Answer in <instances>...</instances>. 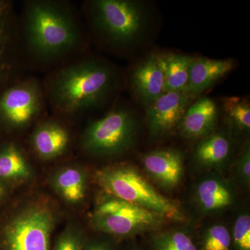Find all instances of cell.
Wrapping results in <instances>:
<instances>
[{
  "label": "cell",
  "mask_w": 250,
  "mask_h": 250,
  "mask_svg": "<svg viewBox=\"0 0 250 250\" xmlns=\"http://www.w3.org/2000/svg\"><path fill=\"white\" fill-rule=\"evenodd\" d=\"M138 127L137 118L132 110L118 105L85 129L82 139L83 149L95 156L119 155L132 147Z\"/></svg>",
  "instance_id": "5b68a950"
},
{
  "label": "cell",
  "mask_w": 250,
  "mask_h": 250,
  "mask_svg": "<svg viewBox=\"0 0 250 250\" xmlns=\"http://www.w3.org/2000/svg\"><path fill=\"white\" fill-rule=\"evenodd\" d=\"M85 11L94 33L118 50L139 43L149 24L147 7L136 0H93L85 3Z\"/></svg>",
  "instance_id": "3957f363"
},
{
  "label": "cell",
  "mask_w": 250,
  "mask_h": 250,
  "mask_svg": "<svg viewBox=\"0 0 250 250\" xmlns=\"http://www.w3.org/2000/svg\"><path fill=\"white\" fill-rule=\"evenodd\" d=\"M100 187L111 197L152 210L174 220L183 218L175 202L161 195L134 166L117 165L97 174Z\"/></svg>",
  "instance_id": "277c9868"
},
{
  "label": "cell",
  "mask_w": 250,
  "mask_h": 250,
  "mask_svg": "<svg viewBox=\"0 0 250 250\" xmlns=\"http://www.w3.org/2000/svg\"><path fill=\"white\" fill-rule=\"evenodd\" d=\"M54 219L44 206L28 207L15 216L5 229V250H49Z\"/></svg>",
  "instance_id": "52a82bcc"
},
{
  "label": "cell",
  "mask_w": 250,
  "mask_h": 250,
  "mask_svg": "<svg viewBox=\"0 0 250 250\" xmlns=\"http://www.w3.org/2000/svg\"><path fill=\"white\" fill-rule=\"evenodd\" d=\"M143 250L141 249V248H133V249H131V250Z\"/></svg>",
  "instance_id": "f1b7e54d"
},
{
  "label": "cell",
  "mask_w": 250,
  "mask_h": 250,
  "mask_svg": "<svg viewBox=\"0 0 250 250\" xmlns=\"http://www.w3.org/2000/svg\"><path fill=\"white\" fill-rule=\"evenodd\" d=\"M166 218L160 213L111 197L95 208L93 224L102 232L130 237L157 229Z\"/></svg>",
  "instance_id": "8992f818"
},
{
  "label": "cell",
  "mask_w": 250,
  "mask_h": 250,
  "mask_svg": "<svg viewBox=\"0 0 250 250\" xmlns=\"http://www.w3.org/2000/svg\"><path fill=\"white\" fill-rule=\"evenodd\" d=\"M23 21L26 47L38 62L57 60L73 51L82 41V32L75 15L62 3L28 1Z\"/></svg>",
  "instance_id": "7a4b0ae2"
},
{
  "label": "cell",
  "mask_w": 250,
  "mask_h": 250,
  "mask_svg": "<svg viewBox=\"0 0 250 250\" xmlns=\"http://www.w3.org/2000/svg\"><path fill=\"white\" fill-rule=\"evenodd\" d=\"M199 250H233L231 233L225 225H212L203 233Z\"/></svg>",
  "instance_id": "603a6c76"
},
{
  "label": "cell",
  "mask_w": 250,
  "mask_h": 250,
  "mask_svg": "<svg viewBox=\"0 0 250 250\" xmlns=\"http://www.w3.org/2000/svg\"><path fill=\"white\" fill-rule=\"evenodd\" d=\"M232 59L193 57L190 62L189 80L186 93L192 98L213 87L234 67Z\"/></svg>",
  "instance_id": "7c38bea8"
},
{
  "label": "cell",
  "mask_w": 250,
  "mask_h": 250,
  "mask_svg": "<svg viewBox=\"0 0 250 250\" xmlns=\"http://www.w3.org/2000/svg\"><path fill=\"white\" fill-rule=\"evenodd\" d=\"M143 164L148 177L162 188H175L183 179L184 156L177 149L151 151L143 157Z\"/></svg>",
  "instance_id": "8fae6325"
},
{
  "label": "cell",
  "mask_w": 250,
  "mask_h": 250,
  "mask_svg": "<svg viewBox=\"0 0 250 250\" xmlns=\"http://www.w3.org/2000/svg\"><path fill=\"white\" fill-rule=\"evenodd\" d=\"M231 236L233 250H250V216L248 213L238 215Z\"/></svg>",
  "instance_id": "cb8c5ba5"
},
{
  "label": "cell",
  "mask_w": 250,
  "mask_h": 250,
  "mask_svg": "<svg viewBox=\"0 0 250 250\" xmlns=\"http://www.w3.org/2000/svg\"><path fill=\"white\" fill-rule=\"evenodd\" d=\"M83 250H113L112 247L105 242H94L88 245Z\"/></svg>",
  "instance_id": "4316f807"
},
{
  "label": "cell",
  "mask_w": 250,
  "mask_h": 250,
  "mask_svg": "<svg viewBox=\"0 0 250 250\" xmlns=\"http://www.w3.org/2000/svg\"><path fill=\"white\" fill-rule=\"evenodd\" d=\"M192 99L184 92H166L146 108V119L151 135L161 137L179 127Z\"/></svg>",
  "instance_id": "9c48e42d"
},
{
  "label": "cell",
  "mask_w": 250,
  "mask_h": 250,
  "mask_svg": "<svg viewBox=\"0 0 250 250\" xmlns=\"http://www.w3.org/2000/svg\"><path fill=\"white\" fill-rule=\"evenodd\" d=\"M165 78L166 92H184L187 89L190 62L193 57L186 54L159 53Z\"/></svg>",
  "instance_id": "ac0fdd59"
},
{
  "label": "cell",
  "mask_w": 250,
  "mask_h": 250,
  "mask_svg": "<svg viewBox=\"0 0 250 250\" xmlns=\"http://www.w3.org/2000/svg\"><path fill=\"white\" fill-rule=\"evenodd\" d=\"M56 250H82V241L74 233H64L59 238Z\"/></svg>",
  "instance_id": "484cf974"
},
{
  "label": "cell",
  "mask_w": 250,
  "mask_h": 250,
  "mask_svg": "<svg viewBox=\"0 0 250 250\" xmlns=\"http://www.w3.org/2000/svg\"><path fill=\"white\" fill-rule=\"evenodd\" d=\"M29 169L22 152L14 145L0 151V178L26 179Z\"/></svg>",
  "instance_id": "ffe728a7"
},
{
  "label": "cell",
  "mask_w": 250,
  "mask_h": 250,
  "mask_svg": "<svg viewBox=\"0 0 250 250\" xmlns=\"http://www.w3.org/2000/svg\"><path fill=\"white\" fill-rule=\"evenodd\" d=\"M35 80L15 83L0 91V120L15 128L29 125L40 114L44 93Z\"/></svg>",
  "instance_id": "ba28073f"
},
{
  "label": "cell",
  "mask_w": 250,
  "mask_h": 250,
  "mask_svg": "<svg viewBox=\"0 0 250 250\" xmlns=\"http://www.w3.org/2000/svg\"><path fill=\"white\" fill-rule=\"evenodd\" d=\"M14 39V9L9 1L0 0V89L12 70Z\"/></svg>",
  "instance_id": "e0dca14e"
},
{
  "label": "cell",
  "mask_w": 250,
  "mask_h": 250,
  "mask_svg": "<svg viewBox=\"0 0 250 250\" xmlns=\"http://www.w3.org/2000/svg\"><path fill=\"white\" fill-rule=\"evenodd\" d=\"M70 142V135L62 125L45 122L37 126L32 136L34 150L41 157L52 159L65 152Z\"/></svg>",
  "instance_id": "9a60e30c"
},
{
  "label": "cell",
  "mask_w": 250,
  "mask_h": 250,
  "mask_svg": "<svg viewBox=\"0 0 250 250\" xmlns=\"http://www.w3.org/2000/svg\"><path fill=\"white\" fill-rule=\"evenodd\" d=\"M149 250H199L197 243L187 231L169 230L154 235Z\"/></svg>",
  "instance_id": "44dd1931"
},
{
  "label": "cell",
  "mask_w": 250,
  "mask_h": 250,
  "mask_svg": "<svg viewBox=\"0 0 250 250\" xmlns=\"http://www.w3.org/2000/svg\"><path fill=\"white\" fill-rule=\"evenodd\" d=\"M222 105L229 122L237 129L249 131L250 129V104L242 97H225Z\"/></svg>",
  "instance_id": "7402d4cb"
},
{
  "label": "cell",
  "mask_w": 250,
  "mask_h": 250,
  "mask_svg": "<svg viewBox=\"0 0 250 250\" xmlns=\"http://www.w3.org/2000/svg\"><path fill=\"white\" fill-rule=\"evenodd\" d=\"M232 141L224 132L212 133L201 139L194 149V160L203 167L225 164L232 152Z\"/></svg>",
  "instance_id": "2e32d148"
},
{
  "label": "cell",
  "mask_w": 250,
  "mask_h": 250,
  "mask_svg": "<svg viewBox=\"0 0 250 250\" xmlns=\"http://www.w3.org/2000/svg\"><path fill=\"white\" fill-rule=\"evenodd\" d=\"M55 183L59 191L67 202L77 203L84 198V175L78 169H64L57 175Z\"/></svg>",
  "instance_id": "d6986e66"
},
{
  "label": "cell",
  "mask_w": 250,
  "mask_h": 250,
  "mask_svg": "<svg viewBox=\"0 0 250 250\" xmlns=\"http://www.w3.org/2000/svg\"><path fill=\"white\" fill-rule=\"evenodd\" d=\"M195 198L203 211L213 213L232 205L234 192L225 179L213 176L202 179L198 184L195 189Z\"/></svg>",
  "instance_id": "5bb4252c"
},
{
  "label": "cell",
  "mask_w": 250,
  "mask_h": 250,
  "mask_svg": "<svg viewBox=\"0 0 250 250\" xmlns=\"http://www.w3.org/2000/svg\"><path fill=\"white\" fill-rule=\"evenodd\" d=\"M130 86L139 103L147 108L165 93V78L159 53L148 56L130 74Z\"/></svg>",
  "instance_id": "30bf717a"
},
{
  "label": "cell",
  "mask_w": 250,
  "mask_h": 250,
  "mask_svg": "<svg viewBox=\"0 0 250 250\" xmlns=\"http://www.w3.org/2000/svg\"><path fill=\"white\" fill-rule=\"evenodd\" d=\"M118 86V74L113 65L89 58L54 72L46 82L44 94L52 109L69 116L100 106Z\"/></svg>",
  "instance_id": "6da1fadb"
},
{
  "label": "cell",
  "mask_w": 250,
  "mask_h": 250,
  "mask_svg": "<svg viewBox=\"0 0 250 250\" xmlns=\"http://www.w3.org/2000/svg\"><path fill=\"white\" fill-rule=\"evenodd\" d=\"M216 104L208 97H202L190 105L179 128L183 137L203 139L213 133L218 121Z\"/></svg>",
  "instance_id": "4fadbf2b"
},
{
  "label": "cell",
  "mask_w": 250,
  "mask_h": 250,
  "mask_svg": "<svg viewBox=\"0 0 250 250\" xmlns=\"http://www.w3.org/2000/svg\"><path fill=\"white\" fill-rule=\"evenodd\" d=\"M236 177L241 183L249 186L250 182V148L249 143L243 149L236 164Z\"/></svg>",
  "instance_id": "d4e9b609"
},
{
  "label": "cell",
  "mask_w": 250,
  "mask_h": 250,
  "mask_svg": "<svg viewBox=\"0 0 250 250\" xmlns=\"http://www.w3.org/2000/svg\"><path fill=\"white\" fill-rule=\"evenodd\" d=\"M3 194H4V188L1 187V184H0V198L2 196Z\"/></svg>",
  "instance_id": "83f0119b"
}]
</instances>
